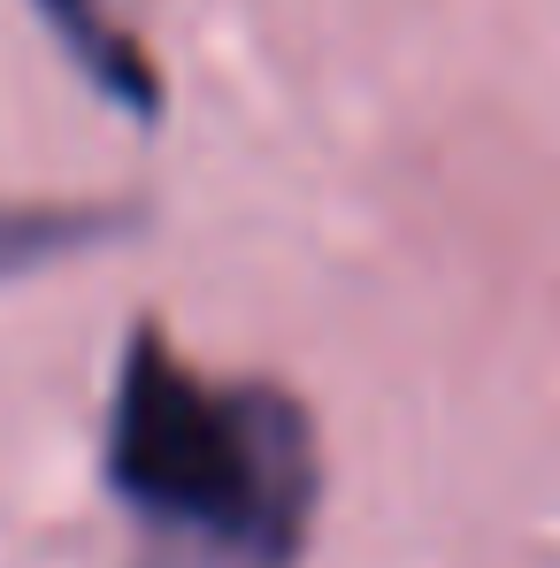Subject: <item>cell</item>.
Wrapping results in <instances>:
<instances>
[{
	"mask_svg": "<svg viewBox=\"0 0 560 568\" xmlns=\"http://www.w3.org/2000/svg\"><path fill=\"white\" fill-rule=\"evenodd\" d=\"M100 469L139 523V568H292L323 499L307 407L269 377L192 369L162 323L123 338Z\"/></svg>",
	"mask_w": 560,
	"mask_h": 568,
	"instance_id": "obj_1",
	"label": "cell"
},
{
	"mask_svg": "<svg viewBox=\"0 0 560 568\" xmlns=\"http://www.w3.org/2000/svg\"><path fill=\"white\" fill-rule=\"evenodd\" d=\"M146 215L131 200H0V284L123 246Z\"/></svg>",
	"mask_w": 560,
	"mask_h": 568,
	"instance_id": "obj_3",
	"label": "cell"
},
{
	"mask_svg": "<svg viewBox=\"0 0 560 568\" xmlns=\"http://www.w3.org/2000/svg\"><path fill=\"white\" fill-rule=\"evenodd\" d=\"M39 8V23L54 31V47L70 54V70L93 85L108 108H123V115H139V123H154L170 93H162V62L108 16V0H31Z\"/></svg>",
	"mask_w": 560,
	"mask_h": 568,
	"instance_id": "obj_2",
	"label": "cell"
}]
</instances>
